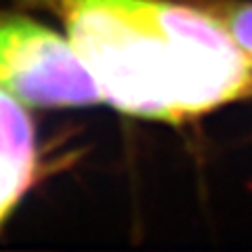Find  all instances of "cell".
Returning <instances> with one entry per match:
<instances>
[{"mask_svg": "<svg viewBox=\"0 0 252 252\" xmlns=\"http://www.w3.org/2000/svg\"><path fill=\"white\" fill-rule=\"evenodd\" d=\"M103 103L185 124L252 97V59L195 0H57Z\"/></svg>", "mask_w": 252, "mask_h": 252, "instance_id": "1", "label": "cell"}, {"mask_svg": "<svg viewBox=\"0 0 252 252\" xmlns=\"http://www.w3.org/2000/svg\"><path fill=\"white\" fill-rule=\"evenodd\" d=\"M0 89L28 107L103 103L97 80L72 40L17 13H0Z\"/></svg>", "mask_w": 252, "mask_h": 252, "instance_id": "2", "label": "cell"}, {"mask_svg": "<svg viewBox=\"0 0 252 252\" xmlns=\"http://www.w3.org/2000/svg\"><path fill=\"white\" fill-rule=\"evenodd\" d=\"M38 149L26 105L0 89V231L36 183Z\"/></svg>", "mask_w": 252, "mask_h": 252, "instance_id": "3", "label": "cell"}, {"mask_svg": "<svg viewBox=\"0 0 252 252\" xmlns=\"http://www.w3.org/2000/svg\"><path fill=\"white\" fill-rule=\"evenodd\" d=\"M202 4L220 26H223L238 46L252 59V2L246 0H195Z\"/></svg>", "mask_w": 252, "mask_h": 252, "instance_id": "4", "label": "cell"}]
</instances>
